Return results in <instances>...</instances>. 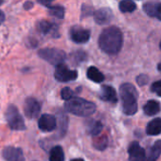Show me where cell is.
Masks as SVG:
<instances>
[{"mask_svg": "<svg viewBox=\"0 0 161 161\" xmlns=\"http://www.w3.org/2000/svg\"><path fill=\"white\" fill-rule=\"evenodd\" d=\"M144 113L148 116L156 115L159 112V103L155 101H149L143 107Z\"/></svg>", "mask_w": 161, "mask_h": 161, "instance_id": "obj_20", "label": "cell"}, {"mask_svg": "<svg viewBox=\"0 0 161 161\" xmlns=\"http://www.w3.org/2000/svg\"><path fill=\"white\" fill-rule=\"evenodd\" d=\"M52 1H54V0H38V2H39L40 4H42L43 6H46V7H47V8L50 6V4H51Z\"/></svg>", "mask_w": 161, "mask_h": 161, "instance_id": "obj_28", "label": "cell"}, {"mask_svg": "<svg viewBox=\"0 0 161 161\" xmlns=\"http://www.w3.org/2000/svg\"><path fill=\"white\" fill-rule=\"evenodd\" d=\"M2 156L6 161H24L23 152L19 148L6 147L2 152Z\"/></svg>", "mask_w": 161, "mask_h": 161, "instance_id": "obj_11", "label": "cell"}, {"mask_svg": "<svg viewBox=\"0 0 161 161\" xmlns=\"http://www.w3.org/2000/svg\"><path fill=\"white\" fill-rule=\"evenodd\" d=\"M4 20H5V15H4L3 12L0 11V25H1L4 22Z\"/></svg>", "mask_w": 161, "mask_h": 161, "instance_id": "obj_30", "label": "cell"}, {"mask_svg": "<svg viewBox=\"0 0 161 161\" xmlns=\"http://www.w3.org/2000/svg\"><path fill=\"white\" fill-rule=\"evenodd\" d=\"M64 107L67 112L78 117H89L96 111L95 103L80 98H72L65 102Z\"/></svg>", "mask_w": 161, "mask_h": 161, "instance_id": "obj_3", "label": "cell"}, {"mask_svg": "<svg viewBox=\"0 0 161 161\" xmlns=\"http://www.w3.org/2000/svg\"><path fill=\"white\" fill-rule=\"evenodd\" d=\"M113 18L112 11L108 8H103L94 13V19L99 25L108 24Z\"/></svg>", "mask_w": 161, "mask_h": 161, "instance_id": "obj_12", "label": "cell"}, {"mask_svg": "<svg viewBox=\"0 0 161 161\" xmlns=\"http://www.w3.org/2000/svg\"><path fill=\"white\" fill-rule=\"evenodd\" d=\"M38 30L39 31L44 35H49L52 36H58V28L47 21H41L38 23Z\"/></svg>", "mask_w": 161, "mask_h": 161, "instance_id": "obj_14", "label": "cell"}, {"mask_svg": "<svg viewBox=\"0 0 161 161\" xmlns=\"http://www.w3.org/2000/svg\"><path fill=\"white\" fill-rule=\"evenodd\" d=\"M123 43V37L120 30L117 27H110L103 31L99 37L100 48L110 55L119 52Z\"/></svg>", "mask_w": 161, "mask_h": 161, "instance_id": "obj_1", "label": "cell"}, {"mask_svg": "<svg viewBox=\"0 0 161 161\" xmlns=\"http://www.w3.org/2000/svg\"><path fill=\"white\" fill-rule=\"evenodd\" d=\"M129 161H146L145 151L140 147L138 142H133L129 146Z\"/></svg>", "mask_w": 161, "mask_h": 161, "instance_id": "obj_10", "label": "cell"}, {"mask_svg": "<svg viewBox=\"0 0 161 161\" xmlns=\"http://www.w3.org/2000/svg\"><path fill=\"white\" fill-rule=\"evenodd\" d=\"M152 91L156 93L158 96L161 97V80H157V82L153 83L152 86Z\"/></svg>", "mask_w": 161, "mask_h": 161, "instance_id": "obj_26", "label": "cell"}, {"mask_svg": "<svg viewBox=\"0 0 161 161\" xmlns=\"http://www.w3.org/2000/svg\"><path fill=\"white\" fill-rule=\"evenodd\" d=\"M161 154V140H157L150 149L146 161H156Z\"/></svg>", "mask_w": 161, "mask_h": 161, "instance_id": "obj_18", "label": "cell"}, {"mask_svg": "<svg viewBox=\"0 0 161 161\" xmlns=\"http://www.w3.org/2000/svg\"><path fill=\"white\" fill-rule=\"evenodd\" d=\"M119 7L120 12L122 13H133L136 9V4L132 0H121Z\"/></svg>", "mask_w": 161, "mask_h": 161, "instance_id": "obj_22", "label": "cell"}, {"mask_svg": "<svg viewBox=\"0 0 161 161\" xmlns=\"http://www.w3.org/2000/svg\"><path fill=\"white\" fill-rule=\"evenodd\" d=\"M3 2H4V0H0V5L3 4Z\"/></svg>", "mask_w": 161, "mask_h": 161, "instance_id": "obj_33", "label": "cell"}, {"mask_svg": "<svg viewBox=\"0 0 161 161\" xmlns=\"http://www.w3.org/2000/svg\"><path fill=\"white\" fill-rule=\"evenodd\" d=\"M64 150L61 146H55L51 149L49 153V160L50 161H64Z\"/></svg>", "mask_w": 161, "mask_h": 161, "instance_id": "obj_19", "label": "cell"}, {"mask_svg": "<svg viewBox=\"0 0 161 161\" xmlns=\"http://www.w3.org/2000/svg\"><path fill=\"white\" fill-rule=\"evenodd\" d=\"M148 77L146 75H139L136 79V82L139 86H145L148 83Z\"/></svg>", "mask_w": 161, "mask_h": 161, "instance_id": "obj_27", "label": "cell"}, {"mask_svg": "<svg viewBox=\"0 0 161 161\" xmlns=\"http://www.w3.org/2000/svg\"><path fill=\"white\" fill-rule=\"evenodd\" d=\"M77 76H78V73L76 70L68 69V67L64 64L57 65L55 72H54L55 79L62 83H67V82L74 80L77 79Z\"/></svg>", "mask_w": 161, "mask_h": 161, "instance_id": "obj_6", "label": "cell"}, {"mask_svg": "<svg viewBox=\"0 0 161 161\" xmlns=\"http://www.w3.org/2000/svg\"><path fill=\"white\" fill-rule=\"evenodd\" d=\"M100 98L104 102H108L112 103H115L118 102V96H117L116 90L112 86H102Z\"/></svg>", "mask_w": 161, "mask_h": 161, "instance_id": "obj_13", "label": "cell"}, {"mask_svg": "<svg viewBox=\"0 0 161 161\" xmlns=\"http://www.w3.org/2000/svg\"><path fill=\"white\" fill-rule=\"evenodd\" d=\"M103 127V126L102 122L97 121V120H91V121H89V123L87 125V131L91 136H97L102 132Z\"/></svg>", "mask_w": 161, "mask_h": 161, "instance_id": "obj_21", "label": "cell"}, {"mask_svg": "<svg viewBox=\"0 0 161 161\" xmlns=\"http://www.w3.org/2000/svg\"><path fill=\"white\" fill-rule=\"evenodd\" d=\"M74 96V93L73 91L69 88V87H64V89H62L61 91V97L63 98V100H64L65 102L72 99Z\"/></svg>", "mask_w": 161, "mask_h": 161, "instance_id": "obj_25", "label": "cell"}, {"mask_svg": "<svg viewBox=\"0 0 161 161\" xmlns=\"http://www.w3.org/2000/svg\"><path fill=\"white\" fill-rule=\"evenodd\" d=\"M158 69H159V71L161 72V63H160V64H158Z\"/></svg>", "mask_w": 161, "mask_h": 161, "instance_id": "obj_32", "label": "cell"}, {"mask_svg": "<svg viewBox=\"0 0 161 161\" xmlns=\"http://www.w3.org/2000/svg\"><path fill=\"white\" fill-rule=\"evenodd\" d=\"M144 12L153 17H156L161 21V3H147L143 7Z\"/></svg>", "mask_w": 161, "mask_h": 161, "instance_id": "obj_15", "label": "cell"}, {"mask_svg": "<svg viewBox=\"0 0 161 161\" xmlns=\"http://www.w3.org/2000/svg\"><path fill=\"white\" fill-rule=\"evenodd\" d=\"M70 38L77 44H84L89 40L90 31L80 27H73L70 30Z\"/></svg>", "mask_w": 161, "mask_h": 161, "instance_id": "obj_9", "label": "cell"}, {"mask_svg": "<svg viewBox=\"0 0 161 161\" xmlns=\"http://www.w3.org/2000/svg\"><path fill=\"white\" fill-rule=\"evenodd\" d=\"M160 49H161V43H160Z\"/></svg>", "mask_w": 161, "mask_h": 161, "instance_id": "obj_34", "label": "cell"}, {"mask_svg": "<svg viewBox=\"0 0 161 161\" xmlns=\"http://www.w3.org/2000/svg\"><path fill=\"white\" fill-rule=\"evenodd\" d=\"M41 111L40 103L34 98H28L24 104L25 115L29 119H35L39 116Z\"/></svg>", "mask_w": 161, "mask_h": 161, "instance_id": "obj_7", "label": "cell"}, {"mask_svg": "<svg viewBox=\"0 0 161 161\" xmlns=\"http://www.w3.org/2000/svg\"><path fill=\"white\" fill-rule=\"evenodd\" d=\"M49 13L51 15L59 18V19H63L64 16V9L61 6H49Z\"/></svg>", "mask_w": 161, "mask_h": 161, "instance_id": "obj_23", "label": "cell"}, {"mask_svg": "<svg viewBox=\"0 0 161 161\" xmlns=\"http://www.w3.org/2000/svg\"><path fill=\"white\" fill-rule=\"evenodd\" d=\"M71 161H85V160L82 158H75V159H72Z\"/></svg>", "mask_w": 161, "mask_h": 161, "instance_id": "obj_31", "label": "cell"}, {"mask_svg": "<svg viewBox=\"0 0 161 161\" xmlns=\"http://www.w3.org/2000/svg\"><path fill=\"white\" fill-rule=\"evenodd\" d=\"M122 111L127 116H132L137 111V91L131 84H123L119 88Z\"/></svg>", "mask_w": 161, "mask_h": 161, "instance_id": "obj_2", "label": "cell"}, {"mask_svg": "<svg viewBox=\"0 0 161 161\" xmlns=\"http://www.w3.org/2000/svg\"><path fill=\"white\" fill-rule=\"evenodd\" d=\"M32 3L31 2H26L25 3V5H24V8L26 9V10H29V9H31V8H32Z\"/></svg>", "mask_w": 161, "mask_h": 161, "instance_id": "obj_29", "label": "cell"}, {"mask_svg": "<svg viewBox=\"0 0 161 161\" xmlns=\"http://www.w3.org/2000/svg\"><path fill=\"white\" fill-rule=\"evenodd\" d=\"M38 55L43 60L55 66L64 64L66 58L65 52L58 48H42L39 50Z\"/></svg>", "mask_w": 161, "mask_h": 161, "instance_id": "obj_5", "label": "cell"}, {"mask_svg": "<svg viewBox=\"0 0 161 161\" xmlns=\"http://www.w3.org/2000/svg\"><path fill=\"white\" fill-rule=\"evenodd\" d=\"M5 118H6L8 125L10 126L12 130L22 131L26 129L24 119L15 105L11 104L8 106L6 113H5Z\"/></svg>", "mask_w": 161, "mask_h": 161, "instance_id": "obj_4", "label": "cell"}, {"mask_svg": "<svg viewBox=\"0 0 161 161\" xmlns=\"http://www.w3.org/2000/svg\"><path fill=\"white\" fill-rule=\"evenodd\" d=\"M107 143H108V140H107V137L103 136H100V137H96L94 139V147L98 150H104L106 147H107Z\"/></svg>", "mask_w": 161, "mask_h": 161, "instance_id": "obj_24", "label": "cell"}, {"mask_svg": "<svg viewBox=\"0 0 161 161\" xmlns=\"http://www.w3.org/2000/svg\"><path fill=\"white\" fill-rule=\"evenodd\" d=\"M38 127L43 132H52L57 127V119L50 114H44L38 120Z\"/></svg>", "mask_w": 161, "mask_h": 161, "instance_id": "obj_8", "label": "cell"}, {"mask_svg": "<svg viewBox=\"0 0 161 161\" xmlns=\"http://www.w3.org/2000/svg\"><path fill=\"white\" fill-rule=\"evenodd\" d=\"M146 133L150 136H156L161 133V119H154L150 121L146 128Z\"/></svg>", "mask_w": 161, "mask_h": 161, "instance_id": "obj_16", "label": "cell"}, {"mask_svg": "<svg viewBox=\"0 0 161 161\" xmlns=\"http://www.w3.org/2000/svg\"><path fill=\"white\" fill-rule=\"evenodd\" d=\"M86 75H87V78L95 83H103L104 80V76L103 74L95 66H90L88 67L87 69V72H86Z\"/></svg>", "mask_w": 161, "mask_h": 161, "instance_id": "obj_17", "label": "cell"}]
</instances>
